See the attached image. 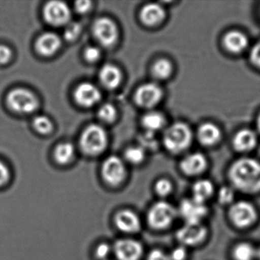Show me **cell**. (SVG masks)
<instances>
[{
    "label": "cell",
    "mask_w": 260,
    "mask_h": 260,
    "mask_svg": "<svg viewBox=\"0 0 260 260\" xmlns=\"http://www.w3.org/2000/svg\"><path fill=\"white\" fill-rule=\"evenodd\" d=\"M229 179L243 192H259L260 162L251 158L238 159L230 168Z\"/></svg>",
    "instance_id": "6da1fadb"
},
{
    "label": "cell",
    "mask_w": 260,
    "mask_h": 260,
    "mask_svg": "<svg viewBox=\"0 0 260 260\" xmlns=\"http://www.w3.org/2000/svg\"><path fill=\"white\" fill-rule=\"evenodd\" d=\"M192 141L191 129L185 123L177 122L172 124L166 130L164 144L172 153H179L186 150Z\"/></svg>",
    "instance_id": "7a4b0ae2"
},
{
    "label": "cell",
    "mask_w": 260,
    "mask_h": 260,
    "mask_svg": "<svg viewBox=\"0 0 260 260\" xmlns=\"http://www.w3.org/2000/svg\"><path fill=\"white\" fill-rule=\"evenodd\" d=\"M108 138L106 131L98 124H91L83 132L80 138V146L85 153L95 155L106 149Z\"/></svg>",
    "instance_id": "3957f363"
},
{
    "label": "cell",
    "mask_w": 260,
    "mask_h": 260,
    "mask_svg": "<svg viewBox=\"0 0 260 260\" xmlns=\"http://www.w3.org/2000/svg\"><path fill=\"white\" fill-rule=\"evenodd\" d=\"M176 211L168 202H158L149 210L147 222L153 229L164 230L170 226L175 220Z\"/></svg>",
    "instance_id": "277c9868"
},
{
    "label": "cell",
    "mask_w": 260,
    "mask_h": 260,
    "mask_svg": "<svg viewBox=\"0 0 260 260\" xmlns=\"http://www.w3.org/2000/svg\"><path fill=\"white\" fill-rule=\"evenodd\" d=\"M10 109L20 113H31L38 107V100L34 94L22 88L13 89L7 96Z\"/></svg>",
    "instance_id": "5b68a950"
},
{
    "label": "cell",
    "mask_w": 260,
    "mask_h": 260,
    "mask_svg": "<svg viewBox=\"0 0 260 260\" xmlns=\"http://www.w3.org/2000/svg\"><path fill=\"white\" fill-rule=\"evenodd\" d=\"M257 214L252 204L240 201L230 208L229 217L231 222L237 228H245L255 222Z\"/></svg>",
    "instance_id": "8992f818"
},
{
    "label": "cell",
    "mask_w": 260,
    "mask_h": 260,
    "mask_svg": "<svg viewBox=\"0 0 260 260\" xmlns=\"http://www.w3.org/2000/svg\"><path fill=\"white\" fill-rule=\"evenodd\" d=\"M102 173L107 183L112 185H118L125 178V166L118 156H111L103 162Z\"/></svg>",
    "instance_id": "52a82bcc"
},
{
    "label": "cell",
    "mask_w": 260,
    "mask_h": 260,
    "mask_svg": "<svg viewBox=\"0 0 260 260\" xmlns=\"http://www.w3.org/2000/svg\"><path fill=\"white\" fill-rule=\"evenodd\" d=\"M114 253L118 260H139L144 249L140 242L133 239H121L114 244Z\"/></svg>",
    "instance_id": "ba28073f"
},
{
    "label": "cell",
    "mask_w": 260,
    "mask_h": 260,
    "mask_svg": "<svg viewBox=\"0 0 260 260\" xmlns=\"http://www.w3.org/2000/svg\"><path fill=\"white\" fill-rule=\"evenodd\" d=\"M44 16L47 22L54 26H60L69 22L71 10L65 3L51 1L45 5Z\"/></svg>",
    "instance_id": "9c48e42d"
},
{
    "label": "cell",
    "mask_w": 260,
    "mask_h": 260,
    "mask_svg": "<svg viewBox=\"0 0 260 260\" xmlns=\"http://www.w3.org/2000/svg\"><path fill=\"white\" fill-rule=\"evenodd\" d=\"M93 33L100 43L106 47L113 45L118 39L116 25L108 18H100L94 22Z\"/></svg>",
    "instance_id": "30bf717a"
},
{
    "label": "cell",
    "mask_w": 260,
    "mask_h": 260,
    "mask_svg": "<svg viewBox=\"0 0 260 260\" xmlns=\"http://www.w3.org/2000/svg\"><path fill=\"white\" fill-rule=\"evenodd\" d=\"M206 228L201 224L185 223L176 232V238L179 243L185 246H196L202 243L207 236Z\"/></svg>",
    "instance_id": "8fae6325"
},
{
    "label": "cell",
    "mask_w": 260,
    "mask_h": 260,
    "mask_svg": "<svg viewBox=\"0 0 260 260\" xmlns=\"http://www.w3.org/2000/svg\"><path fill=\"white\" fill-rule=\"evenodd\" d=\"M208 208L205 204L198 203L192 199H184L179 205V214L186 223L196 224L206 216Z\"/></svg>",
    "instance_id": "7c38bea8"
},
{
    "label": "cell",
    "mask_w": 260,
    "mask_h": 260,
    "mask_svg": "<svg viewBox=\"0 0 260 260\" xmlns=\"http://www.w3.org/2000/svg\"><path fill=\"white\" fill-rule=\"evenodd\" d=\"M162 96V91L161 88L155 83H149L138 88L135 99L140 106L150 109L157 105Z\"/></svg>",
    "instance_id": "4fadbf2b"
},
{
    "label": "cell",
    "mask_w": 260,
    "mask_h": 260,
    "mask_svg": "<svg viewBox=\"0 0 260 260\" xmlns=\"http://www.w3.org/2000/svg\"><path fill=\"white\" fill-rule=\"evenodd\" d=\"M115 225L120 231L127 234L138 232L141 228V222L136 213L131 210L118 211L115 216Z\"/></svg>",
    "instance_id": "5bb4252c"
},
{
    "label": "cell",
    "mask_w": 260,
    "mask_h": 260,
    "mask_svg": "<svg viewBox=\"0 0 260 260\" xmlns=\"http://www.w3.org/2000/svg\"><path fill=\"white\" fill-rule=\"evenodd\" d=\"M74 95L77 103L85 107L94 106L101 99V93L98 88L89 83L79 85Z\"/></svg>",
    "instance_id": "9a60e30c"
},
{
    "label": "cell",
    "mask_w": 260,
    "mask_h": 260,
    "mask_svg": "<svg viewBox=\"0 0 260 260\" xmlns=\"http://www.w3.org/2000/svg\"><path fill=\"white\" fill-rule=\"evenodd\" d=\"M206 157L202 153H194L185 156L180 164L182 171L188 176L200 174L206 169Z\"/></svg>",
    "instance_id": "2e32d148"
},
{
    "label": "cell",
    "mask_w": 260,
    "mask_h": 260,
    "mask_svg": "<svg viewBox=\"0 0 260 260\" xmlns=\"http://www.w3.org/2000/svg\"><path fill=\"white\" fill-rule=\"evenodd\" d=\"M256 135L249 129H243L237 132L233 140V145L237 151L246 152L252 150L256 145Z\"/></svg>",
    "instance_id": "e0dca14e"
},
{
    "label": "cell",
    "mask_w": 260,
    "mask_h": 260,
    "mask_svg": "<svg viewBox=\"0 0 260 260\" xmlns=\"http://www.w3.org/2000/svg\"><path fill=\"white\" fill-rule=\"evenodd\" d=\"M60 46V38L52 32L42 35L36 43L38 51L44 56L52 55L59 49Z\"/></svg>",
    "instance_id": "ac0fdd59"
},
{
    "label": "cell",
    "mask_w": 260,
    "mask_h": 260,
    "mask_svg": "<svg viewBox=\"0 0 260 260\" xmlns=\"http://www.w3.org/2000/svg\"><path fill=\"white\" fill-rule=\"evenodd\" d=\"M223 45L230 52L238 54L246 49L248 45V39L240 31H231L225 35Z\"/></svg>",
    "instance_id": "d6986e66"
},
{
    "label": "cell",
    "mask_w": 260,
    "mask_h": 260,
    "mask_svg": "<svg viewBox=\"0 0 260 260\" xmlns=\"http://www.w3.org/2000/svg\"><path fill=\"white\" fill-rule=\"evenodd\" d=\"M221 137L220 129L213 123L202 124L198 131L199 141L205 146H212L217 144Z\"/></svg>",
    "instance_id": "ffe728a7"
},
{
    "label": "cell",
    "mask_w": 260,
    "mask_h": 260,
    "mask_svg": "<svg viewBox=\"0 0 260 260\" xmlns=\"http://www.w3.org/2000/svg\"><path fill=\"white\" fill-rule=\"evenodd\" d=\"M165 10L157 4H149L141 10L143 22L147 25H155L162 22L165 17Z\"/></svg>",
    "instance_id": "44dd1931"
},
{
    "label": "cell",
    "mask_w": 260,
    "mask_h": 260,
    "mask_svg": "<svg viewBox=\"0 0 260 260\" xmlns=\"http://www.w3.org/2000/svg\"><path fill=\"white\" fill-rule=\"evenodd\" d=\"M102 83L108 89H115L121 81V73L119 70L112 64H106L103 67L100 74Z\"/></svg>",
    "instance_id": "7402d4cb"
},
{
    "label": "cell",
    "mask_w": 260,
    "mask_h": 260,
    "mask_svg": "<svg viewBox=\"0 0 260 260\" xmlns=\"http://www.w3.org/2000/svg\"><path fill=\"white\" fill-rule=\"evenodd\" d=\"M214 191V186L211 181L201 179L192 187L193 196L191 199L198 203L205 204V201L211 197Z\"/></svg>",
    "instance_id": "603a6c76"
},
{
    "label": "cell",
    "mask_w": 260,
    "mask_h": 260,
    "mask_svg": "<svg viewBox=\"0 0 260 260\" xmlns=\"http://www.w3.org/2000/svg\"><path fill=\"white\" fill-rule=\"evenodd\" d=\"M142 123L147 132L154 133L155 132L164 127L165 124V118L159 112H150L144 115Z\"/></svg>",
    "instance_id": "cb8c5ba5"
},
{
    "label": "cell",
    "mask_w": 260,
    "mask_h": 260,
    "mask_svg": "<svg viewBox=\"0 0 260 260\" xmlns=\"http://www.w3.org/2000/svg\"><path fill=\"white\" fill-rule=\"evenodd\" d=\"M74 147L70 143L59 144L54 152L56 160L60 164H67L74 157Z\"/></svg>",
    "instance_id": "d4e9b609"
},
{
    "label": "cell",
    "mask_w": 260,
    "mask_h": 260,
    "mask_svg": "<svg viewBox=\"0 0 260 260\" xmlns=\"http://www.w3.org/2000/svg\"><path fill=\"white\" fill-rule=\"evenodd\" d=\"M255 254V249L247 243H239L233 250V255L235 260H252Z\"/></svg>",
    "instance_id": "484cf974"
},
{
    "label": "cell",
    "mask_w": 260,
    "mask_h": 260,
    "mask_svg": "<svg viewBox=\"0 0 260 260\" xmlns=\"http://www.w3.org/2000/svg\"><path fill=\"white\" fill-rule=\"evenodd\" d=\"M173 65L167 59H160L154 63L153 67V74L155 77L159 80H165L171 75Z\"/></svg>",
    "instance_id": "4316f807"
},
{
    "label": "cell",
    "mask_w": 260,
    "mask_h": 260,
    "mask_svg": "<svg viewBox=\"0 0 260 260\" xmlns=\"http://www.w3.org/2000/svg\"><path fill=\"white\" fill-rule=\"evenodd\" d=\"M124 157H125L126 160L131 164H141L145 157L144 149L141 147H130L126 150Z\"/></svg>",
    "instance_id": "83f0119b"
},
{
    "label": "cell",
    "mask_w": 260,
    "mask_h": 260,
    "mask_svg": "<svg viewBox=\"0 0 260 260\" xmlns=\"http://www.w3.org/2000/svg\"><path fill=\"white\" fill-rule=\"evenodd\" d=\"M33 125L37 132L41 134H48L52 130V123L48 117L39 115L35 118Z\"/></svg>",
    "instance_id": "f1b7e54d"
},
{
    "label": "cell",
    "mask_w": 260,
    "mask_h": 260,
    "mask_svg": "<svg viewBox=\"0 0 260 260\" xmlns=\"http://www.w3.org/2000/svg\"><path fill=\"white\" fill-rule=\"evenodd\" d=\"M99 118L105 122H112L116 117V110L113 106L109 103L103 105L99 109Z\"/></svg>",
    "instance_id": "f546056e"
},
{
    "label": "cell",
    "mask_w": 260,
    "mask_h": 260,
    "mask_svg": "<svg viewBox=\"0 0 260 260\" xmlns=\"http://www.w3.org/2000/svg\"><path fill=\"white\" fill-rule=\"evenodd\" d=\"M173 190V185L168 179H161L156 182L155 191L159 196L165 197L171 193Z\"/></svg>",
    "instance_id": "4dcf8cb0"
},
{
    "label": "cell",
    "mask_w": 260,
    "mask_h": 260,
    "mask_svg": "<svg viewBox=\"0 0 260 260\" xmlns=\"http://www.w3.org/2000/svg\"><path fill=\"white\" fill-rule=\"evenodd\" d=\"M234 199V191L229 187H222L218 193V201L222 205L231 203Z\"/></svg>",
    "instance_id": "1f68e13d"
},
{
    "label": "cell",
    "mask_w": 260,
    "mask_h": 260,
    "mask_svg": "<svg viewBox=\"0 0 260 260\" xmlns=\"http://www.w3.org/2000/svg\"><path fill=\"white\" fill-rule=\"evenodd\" d=\"M80 31H81V27L80 24L77 22H72L67 26L64 31L65 39L68 41H73L79 36Z\"/></svg>",
    "instance_id": "d6a6232c"
},
{
    "label": "cell",
    "mask_w": 260,
    "mask_h": 260,
    "mask_svg": "<svg viewBox=\"0 0 260 260\" xmlns=\"http://www.w3.org/2000/svg\"><path fill=\"white\" fill-rule=\"evenodd\" d=\"M112 251V248L109 244L106 243H100L95 249V256L101 260L107 259L108 256Z\"/></svg>",
    "instance_id": "836d02e7"
},
{
    "label": "cell",
    "mask_w": 260,
    "mask_h": 260,
    "mask_svg": "<svg viewBox=\"0 0 260 260\" xmlns=\"http://www.w3.org/2000/svg\"><path fill=\"white\" fill-rule=\"evenodd\" d=\"M154 133L147 132L145 135H143L141 138L142 143V148H153L156 146V140L155 139Z\"/></svg>",
    "instance_id": "e575fe53"
},
{
    "label": "cell",
    "mask_w": 260,
    "mask_h": 260,
    "mask_svg": "<svg viewBox=\"0 0 260 260\" xmlns=\"http://www.w3.org/2000/svg\"><path fill=\"white\" fill-rule=\"evenodd\" d=\"M100 50L96 47H89L85 51V57L88 61L95 62L100 58Z\"/></svg>",
    "instance_id": "d590c367"
},
{
    "label": "cell",
    "mask_w": 260,
    "mask_h": 260,
    "mask_svg": "<svg viewBox=\"0 0 260 260\" xmlns=\"http://www.w3.org/2000/svg\"><path fill=\"white\" fill-rule=\"evenodd\" d=\"M10 179V170L8 167L0 161V187L4 186Z\"/></svg>",
    "instance_id": "8d00e7d4"
},
{
    "label": "cell",
    "mask_w": 260,
    "mask_h": 260,
    "mask_svg": "<svg viewBox=\"0 0 260 260\" xmlns=\"http://www.w3.org/2000/svg\"><path fill=\"white\" fill-rule=\"evenodd\" d=\"M250 60L255 66L260 68V42L251 50Z\"/></svg>",
    "instance_id": "74e56055"
},
{
    "label": "cell",
    "mask_w": 260,
    "mask_h": 260,
    "mask_svg": "<svg viewBox=\"0 0 260 260\" xmlns=\"http://www.w3.org/2000/svg\"><path fill=\"white\" fill-rule=\"evenodd\" d=\"M170 256V260H185L186 258V251L182 246H179L173 249Z\"/></svg>",
    "instance_id": "f35d334b"
},
{
    "label": "cell",
    "mask_w": 260,
    "mask_h": 260,
    "mask_svg": "<svg viewBox=\"0 0 260 260\" xmlns=\"http://www.w3.org/2000/svg\"><path fill=\"white\" fill-rule=\"evenodd\" d=\"M147 260H170V258L160 249H153L149 253Z\"/></svg>",
    "instance_id": "ab89813d"
},
{
    "label": "cell",
    "mask_w": 260,
    "mask_h": 260,
    "mask_svg": "<svg viewBox=\"0 0 260 260\" xmlns=\"http://www.w3.org/2000/svg\"><path fill=\"white\" fill-rule=\"evenodd\" d=\"M11 50L5 45H0V64L7 63L11 58Z\"/></svg>",
    "instance_id": "60d3db41"
},
{
    "label": "cell",
    "mask_w": 260,
    "mask_h": 260,
    "mask_svg": "<svg viewBox=\"0 0 260 260\" xmlns=\"http://www.w3.org/2000/svg\"><path fill=\"white\" fill-rule=\"evenodd\" d=\"M91 2L89 1H77L75 3V9L78 13H85L89 10Z\"/></svg>",
    "instance_id": "b9f144b4"
},
{
    "label": "cell",
    "mask_w": 260,
    "mask_h": 260,
    "mask_svg": "<svg viewBox=\"0 0 260 260\" xmlns=\"http://www.w3.org/2000/svg\"><path fill=\"white\" fill-rule=\"evenodd\" d=\"M257 127H258V132H260V114L258 115V119H257Z\"/></svg>",
    "instance_id": "7bdbcfd3"
},
{
    "label": "cell",
    "mask_w": 260,
    "mask_h": 260,
    "mask_svg": "<svg viewBox=\"0 0 260 260\" xmlns=\"http://www.w3.org/2000/svg\"><path fill=\"white\" fill-rule=\"evenodd\" d=\"M257 255H258V258L260 260V248L258 249V252H256Z\"/></svg>",
    "instance_id": "ee69618b"
},
{
    "label": "cell",
    "mask_w": 260,
    "mask_h": 260,
    "mask_svg": "<svg viewBox=\"0 0 260 260\" xmlns=\"http://www.w3.org/2000/svg\"><path fill=\"white\" fill-rule=\"evenodd\" d=\"M106 260H108V259H106Z\"/></svg>",
    "instance_id": "f6af8a7d"
}]
</instances>
